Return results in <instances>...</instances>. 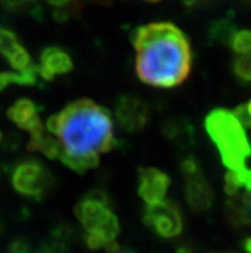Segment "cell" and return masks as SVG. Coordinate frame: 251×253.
Listing matches in <instances>:
<instances>
[{
    "label": "cell",
    "mask_w": 251,
    "mask_h": 253,
    "mask_svg": "<svg viewBox=\"0 0 251 253\" xmlns=\"http://www.w3.org/2000/svg\"><path fill=\"white\" fill-rule=\"evenodd\" d=\"M186 5H194V4H196L199 0H182Z\"/></svg>",
    "instance_id": "cell-34"
},
{
    "label": "cell",
    "mask_w": 251,
    "mask_h": 253,
    "mask_svg": "<svg viewBox=\"0 0 251 253\" xmlns=\"http://www.w3.org/2000/svg\"><path fill=\"white\" fill-rule=\"evenodd\" d=\"M8 63L10 64V67L16 68V70H18L19 72H21V71L27 70V68H29L31 64L35 63V62L31 59V55L29 54V51L26 50L22 45H21V46H18L16 50L13 51L12 55L8 58Z\"/></svg>",
    "instance_id": "cell-22"
},
{
    "label": "cell",
    "mask_w": 251,
    "mask_h": 253,
    "mask_svg": "<svg viewBox=\"0 0 251 253\" xmlns=\"http://www.w3.org/2000/svg\"><path fill=\"white\" fill-rule=\"evenodd\" d=\"M114 115L118 126L127 134H137L146 127L150 108L145 100L135 94H121L115 100Z\"/></svg>",
    "instance_id": "cell-6"
},
{
    "label": "cell",
    "mask_w": 251,
    "mask_h": 253,
    "mask_svg": "<svg viewBox=\"0 0 251 253\" xmlns=\"http://www.w3.org/2000/svg\"><path fill=\"white\" fill-rule=\"evenodd\" d=\"M240 247L245 253H251V235L245 237L240 243Z\"/></svg>",
    "instance_id": "cell-31"
},
{
    "label": "cell",
    "mask_w": 251,
    "mask_h": 253,
    "mask_svg": "<svg viewBox=\"0 0 251 253\" xmlns=\"http://www.w3.org/2000/svg\"><path fill=\"white\" fill-rule=\"evenodd\" d=\"M40 111L41 107H38L34 100L22 98L10 106V108L6 111V116L14 125L30 132L37 126L42 125L41 120L38 117Z\"/></svg>",
    "instance_id": "cell-10"
},
{
    "label": "cell",
    "mask_w": 251,
    "mask_h": 253,
    "mask_svg": "<svg viewBox=\"0 0 251 253\" xmlns=\"http://www.w3.org/2000/svg\"><path fill=\"white\" fill-rule=\"evenodd\" d=\"M204 127L228 171L245 169V161L251 157V141L233 112L224 108L210 111Z\"/></svg>",
    "instance_id": "cell-3"
},
{
    "label": "cell",
    "mask_w": 251,
    "mask_h": 253,
    "mask_svg": "<svg viewBox=\"0 0 251 253\" xmlns=\"http://www.w3.org/2000/svg\"><path fill=\"white\" fill-rule=\"evenodd\" d=\"M74 235H76V230L67 222L57 224L50 233L51 239H54L55 242L61 243L64 247H67L68 244L73 241Z\"/></svg>",
    "instance_id": "cell-21"
},
{
    "label": "cell",
    "mask_w": 251,
    "mask_h": 253,
    "mask_svg": "<svg viewBox=\"0 0 251 253\" xmlns=\"http://www.w3.org/2000/svg\"><path fill=\"white\" fill-rule=\"evenodd\" d=\"M21 143V136L17 134H9L6 138H4L3 147L8 151H17Z\"/></svg>",
    "instance_id": "cell-28"
},
{
    "label": "cell",
    "mask_w": 251,
    "mask_h": 253,
    "mask_svg": "<svg viewBox=\"0 0 251 253\" xmlns=\"http://www.w3.org/2000/svg\"><path fill=\"white\" fill-rule=\"evenodd\" d=\"M85 244L86 247L91 251H98L100 248H105L104 242L98 235L92 234V233H85Z\"/></svg>",
    "instance_id": "cell-26"
},
{
    "label": "cell",
    "mask_w": 251,
    "mask_h": 253,
    "mask_svg": "<svg viewBox=\"0 0 251 253\" xmlns=\"http://www.w3.org/2000/svg\"><path fill=\"white\" fill-rule=\"evenodd\" d=\"M62 164L66 167H68L70 170L74 171L77 173H85L89 170H92L95 167L99 166L100 161H99L98 154H91V156H72V154L67 153L66 151L62 152L61 158Z\"/></svg>",
    "instance_id": "cell-15"
},
{
    "label": "cell",
    "mask_w": 251,
    "mask_h": 253,
    "mask_svg": "<svg viewBox=\"0 0 251 253\" xmlns=\"http://www.w3.org/2000/svg\"><path fill=\"white\" fill-rule=\"evenodd\" d=\"M38 75L44 81H53L57 76L70 74L73 70V61L68 51L61 46H46L40 54Z\"/></svg>",
    "instance_id": "cell-8"
},
{
    "label": "cell",
    "mask_w": 251,
    "mask_h": 253,
    "mask_svg": "<svg viewBox=\"0 0 251 253\" xmlns=\"http://www.w3.org/2000/svg\"><path fill=\"white\" fill-rule=\"evenodd\" d=\"M58 115L57 136L72 156L107 153L117 147L108 108L83 98L71 102Z\"/></svg>",
    "instance_id": "cell-2"
},
{
    "label": "cell",
    "mask_w": 251,
    "mask_h": 253,
    "mask_svg": "<svg viewBox=\"0 0 251 253\" xmlns=\"http://www.w3.org/2000/svg\"><path fill=\"white\" fill-rule=\"evenodd\" d=\"M3 141V134H1V131H0V143Z\"/></svg>",
    "instance_id": "cell-37"
},
{
    "label": "cell",
    "mask_w": 251,
    "mask_h": 253,
    "mask_svg": "<svg viewBox=\"0 0 251 253\" xmlns=\"http://www.w3.org/2000/svg\"><path fill=\"white\" fill-rule=\"evenodd\" d=\"M0 4L3 5L4 9L9 12H18L25 5V0H0Z\"/></svg>",
    "instance_id": "cell-29"
},
{
    "label": "cell",
    "mask_w": 251,
    "mask_h": 253,
    "mask_svg": "<svg viewBox=\"0 0 251 253\" xmlns=\"http://www.w3.org/2000/svg\"><path fill=\"white\" fill-rule=\"evenodd\" d=\"M233 115L236 116V119L239 120L240 124L245 127L251 128V113L249 112V108L246 104H240L235 108Z\"/></svg>",
    "instance_id": "cell-25"
},
{
    "label": "cell",
    "mask_w": 251,
    "mask_h": 253,
    "mask_svg": "<svg viewBox=\"0 0 251 253\" xmlns=\"http://www.w3.org/2000/svg\"><path fill=\"white\" fill-rule=\"evenodd\" d=\"M6 76L10 83L21 85V86H34L37 84L38 66L36 63L31 64L27 70L21 72H6Z\"/></svg>",
    "instance_id": "cell-17"
},
{
    "label": "cell",
    "mask_w": 251,
    "mask_h": 253,
    "mask_svg": "<svg viewBox=\"0 0 251 253\" xmlns=\"http://www.w3.org/2000/svg\"><path fill=\"white\" fill-rule=\"evenodd\" d=\"M143 222L162 239H175L182 234L184 228L183 213L172 199L143 207Z\"/></svg>",
    "instance_id": "cell-5"
},
{
    "label": "cell",
    "mask_w": 251,
    "mask_h": 253,
    "mask_svg": "<svg viewBox=\"0 0 251 253\" xmlns=\"http://www.w3.org/2000/svg\"><path fill=\"white\" fill-rule=\"evenodd\" d=\"M212 253H216V252H212Z\"/></svg>",
    "instance_id": "cell-40"
},
{
    "label": "cell",
    "mask_w": 251,
    "mask_h": 253,
    "mask_svg": "<svg viewBox=\"0 0 251 253\" xmlns=\"http://www.w3.org/2000/svg\"><path fill=\"white\" fill-rule=\"evenodd\" d=\"M10 181L18 194L32 201H42L55 185L53 173L36 158L18 161L12 169Z\"/></svg>",
    "instance_id": "cell-4"
},
{
    "label": "cell",
    "mask_w": 251,
    "mask_h": 253,
    "mask_svg": "<svg viewBox=\"0 0 251 253\" xmlns=\"http://www.w3.org/2000/svg\"><path fill=\"white\" fill-rule=\"evenodd\" d=\"M9 84L10 81L9 79H8V76H6V72H1V74H0V91L5 89Z\"/></svg>",
    "instance_id": "cell-33"
},
{
    "label": "cell",
    "mask_w": 251,
    "mask_h": 253,
    "mask_svg": "<svg viewBox=\"0 0 251 253\" xmlns=\"http://www.w3.org/2000/svg\"><path fill=\"white\" fill-rule=\"evenodd\" d=\"M164 138L181 148H188L195 143V127L186 117H171L163 122Z\"/></svg>",
    "instance_id": "cell-11"
},
{
    "label": "cell",
    "mask_w": 251,
    "mask_h": 253,
    "mask_svg": "<svg viewBox=\"0 0 251 253\" xmlns=\"http://www.w3.org/2000/svg\"><path fill=\"white\" fill-rule=\"evenodd\" d=\"M237 32L236 23L233 22L232 17H223V18L215 19L209 25L208 29V42L210 45L223 44L229 45L232 42L233 36Z\"/></svg>",
    "instance_id": "cell-13"
},
{
    "label": "cell",
    "mask_w": 251,
    "mask_h": 253,
    "mask_svg": "<svg viewBox=\"0 0 251 253\" xmlns=\"http://www.w3.org/2000/svg\"><path fill=\"white\" fill-rule=\"evenodd\" d=\"M48 4L53 6H57V8H61V6H66L70 3H72V0H46Z\"/></svg>",
    "instance_id": "cell-32"
},
{
    "label": "cell",
    "mask_w": 251,
    "mask_h": 253,
    "mask_svg": "<svg viewBox=\"0 0 251 253\" xmlns=\"http://www.w3.org/2000/svg\"><path fill=\"white\" fill-rule=\"evenodd\" d=\"M146 1H150V3H155V1H159V0H146Z\"/></svg>",
    "instance_id": "cell-38"
},
{
    "label": "cell",
    "mask_w": 251,
    "mask_h": 253,
    "mask_svg": "<svg viewBox=\"0 0 251 253\" xmlns=\"http://www.w3.org/2000/svg\"><path fill=\"white\" fill-rule=\"evenodd\" d=\"M85 233H92V234L98 235L107 247V244L115 242L117 239L118 234H119V221H118L117 216L111 211H109L95 228L91 231H85Z\"/></svg>",
    "instance_id": "cell-14"
},
{
    "label": "cell",
    "mask_w": 251,
    "mask_h": 253,
    "mask_svg": "<svg viewBox=\"0 0 251 253\" xmlns=\"http://www.w3.org/2000/svg\"><path fill=\"white\" fill-rule=\"evenodd\" d=\"M176 253H195V250L188 242H179L176 246Z\"/></svg>",
    "instance_id": "cell-30"
},
{
    "label": "cell",
    "mask_w": 251,
    "mask_h": 253,
    "mask_svg": "<svg viewBox=\"0 0 251 253\" xmlns=\"http://www.w3.org/2000/svg\"><path fill=\"white\" fill-rule=\"evenodd\" d=\"M18 46H21V44L16 32L8 27L0 26V55L8 59Z\"/></svg>",
    "instance_id": "cell-18"
},
{
    "label": "cell",
    "mask_w": 251,
    "mask_h": 253,
    "mask_svg": "<svg viewBox=\"0 0 251 253\" xmlns=\"http://www.w3.org/2000/svg\"><path fill=\"white\" fill-rule=\"evenodd\" d=\"M136 50L135 68L143 83L154 87L179 86L192 70V50L187 35L171 22L139 26L131 32Z\"/></svg>",
    "instance_id": "cell-1"
},
{
    "label": "cell",
    "mask_w": 251,
    "mask_h": 253,
    "mask_svg": "<svg viewBox=\"0 0 251 253\" xmlns=\"http://www.w3.org/2000/svg\"><path fill=\"white\" fill-rule=\"evenodd\" d=\"M53 17H54V19L58 23L67 22L68 19L72 17V12H71L70 4L66 6H61V8H55V10L53 12Z\"/></svg>",
    "instance_id": "cell-27"
},
{
    "label": "cell",
    "mask_w": 251,
    "mask_h": 253,
    "mask_svg": "<svg viewBox=\"0 0 251 253\" xmlns=\"http://www.w3.org/2000/svg\"><path fill=\"white\" fill-rule=\"evenodd\" d=\"M171 185V177L164 171L155 167L140 169L137 193L147 206H153L164 201Z\"/></svg>",
    "instance_id": "cell-7"
},
{
    "label": "cell",
    "mask_w": 251,
    "mask_h": 253,
    "mask_svg": "<svg viewBox=\"0 0 251 253\" xmlns=\"http://www.w3.org/2000/svg\"><path fill=\"white\" fill-rule=\"evenodd\" d=\"M246 106H248V108H249V112L251 113V100L249 103H246Z\"/></svg>",
    "instance_id": "cell-35"
},
{
    "label": "cell",
    "mask_w": 251,
    "mask_h": 253,
    "mask_svg": "<svg viewBox=\"0 0 251 253\" xmlns=\"http://www.w3.org/2000/svg\"><path fill=\"white\" fill-rule=\"evenodd\" d=\"M178 167H179V172L183 176V179L204 172L203 169H201L200 161L191 153L184 154L183 157H181V160L178 162Z\"/></svg>",
    "instance_id": "cell-20"
},
{
    "label": "cell",
    "mask_w": 251,
    "mask_h": 253,
    "mask_svg": "<svg viewBox=\"0 0 251 253\" xmlns=\"http://www.w3.org/2000/svg\"><path fill=\"white\" fill-rule=\"evenodd\" d=\"M231 49L239 55L251 54V31L250 30H241L236 32L232 42L229 44Z\"/></svg>",
    "instance_id": "cell-19"
},
{
    "label": "cell",
    "mask_w": 251,
    "mask_h": 253,
    "mask_svg": "<svg viewBox=\"0 0 251 253\" xmlns=\"http://www.w3.org/2000/svg\"><path fill=\"white\" fill-rule=\"evenodd\" d=\"M224 215L229 225L236 229L251 225V206L245 205L239 196L227 199L224 203Z\"/></svg>",
    "instance_id": "cell-12"
},
{
    "label": "cell",
    "mask_w": 251,
    "mask_h": 253,
    "mask_svg": "<svg viewBox=\"0 0 251 253\" xmlns=\"http://www.w3.org/2000/svg\"><path fill=\"white\" fill-rule=\"evenodd\" d=\"M119 253H132V252H119Z\"/></svg>",
    "instance_id": "cell-39"
},
{
    "label": "cell",
    "mask_w": 251,
    "mask_h": 253,
    "mask_svg": "<svg viewBox=\"0 0 251 253\" xmlns=\"http://www.w3.org/2000/svg\"><path fill=\"white\" fill-rule=\"evenodd\" d=\"M26 4H30V3H35V0H25Z\"/></svg>",
    "instance_id": "cell-36"
},
{
    "label": "cell",
    "mask_w": 251,
    "mask_h": 253,
    "mask_svg": "<svg viewBox=\"0 0 251 253\" xmlns=\"http://www.w3.org/2000/svg\"><path fill=\"white\" fill-rule=\"evenodd\" d=\"M233 77L244 86H251V54L236 55L231 62Z\"/></svg>",
    "instance_id": "cell-16"
},
{
    "label": "cell",
    "mask_w": 251,
    "mask_h": 253,
    "mask_svg": "<svg viewBox=\"0 0 251 253\" xmlns=\"http://www.w3.org/2000/svg\"><path fill=\"white\" fill-rule=\"evenodd\" d=\"M8 253H32V246L26 238L17 237L10 242Z\"/></svg>",
    "instance_id": "cell-23"
},
{
    "label": "cell",
    "mask_w": 251,
    "mask_h": 253,
    "mask_svg": "<svg viewBox=\"0 0 251 253\" xmlns=\"http://www.w3.org/2000/svg\"><path fill=\"white\" fill-rule=\"evenodd\" d=\"M66 248L67 247H64L61 243L55 242L54 239L49 238L48 241L42 242V243L38 246L36 253H64L66 252Z\"/></svg>",
    "instance_id": "cell-24"
},
{
    "label": "cell",
    "mask_w": 251,
    "mask_h": 253,
    "mask_svg": "<svg viewBox=\"0 0 251 253\" xmlns=\"http://www.w3.org/2000/svg\"><path fill=\"white\" fill-rule=\"evenodd\" d=\"M184 198L191 211L204 213L214 205V193L204 172L184 179Z\"/></svg>",
    "instance_id": "cell-9"
}]
</instances>
